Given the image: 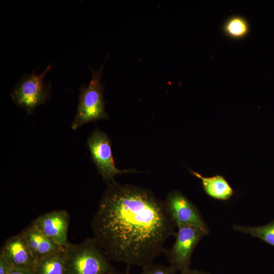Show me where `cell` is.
<instances>
[{
    "label": "cell",
    "mask_w": 274,
    "mask_h": 274,
    "mask_svg": "<svg viewBox=\"0 0 274 274\" xmlns=\"http://www.w3.org/2000/svg\"><path fill=\"white\" fill-rule=\"evenodd\" d=\"M176 224L164 201L145 188L109 184L91 222L93 238L109 260L128 268L153 263Z\"/></svg>",
    "instance_id": "cell-1"
},
{
    "label": "cell",
    "mask_w": 274,
    "mask_h": 274,
    "mask_svg": "<svg viewBox=\"0 0 274 274\" xmlns=\"http://www.w3.org/2000/svg\"><path fill=\"white\" fill-rule=\"evenodd\" d=\"M65 274H108L115 269L95 239L70 243L64 248Z\"/></svg>",
    "instance_id": "cell-2"
},
{
    "label": "cell",
    "mask_w": 274,
    "mask_h": 274,
    "mask_svg": "<svg viewBox=\"0 0 274 274\" xmlns=\"http://www.w3.org/2000/svg\"><path fill=\"white\" fill-rule=\"evenodd\" d=\"M105 62L97 70L91 66V79L88 85L82 84L79 91V104L72 129L76 130L83 124L98 120L107 119L104 96V85L101 78Z\"/></svg>",
    "instance_id": "cell-3"
},
{
    "label": "cell",
    "mask_w": 274,
    "mask_h": 274,
    "mask_svg": "<svg viewBox=\"0 0 274 274\" xmlns=\"http://www.w3.org/2000/svg\"><path fill=\"white\" fill-rule=\"evenodd\" d=\"M51 68V64H49L40 74L33 71L24 75L10 94L14 104L23 108L28 115L50 98L51 83H46L44 80Z\"/></svg>",
    "instance_id": "cell-4"
},
{
    "label": "cell",
    "mask_w": 274,
    "mask_h": 274,
    "mask_svg": "<svg viewBox=\"0 0 274 274\" xmlns=\"http://www.w3.org/2000/svg\"><path fill=\"white\" fill-rule=\"evenodd\" d=\"M175 241L172 247L164 250L169 266L180 273L190 269L193 252L202 237L207 235L201 230L191 226L177 227Z\"/></svg>",
    "instance_id": "cell-5"
},
{
    "label": "cell",
    "mask_w": 274,
    "mask_h": 274,
    "mask_svg": "<svg viewBox=\"0 0 274 274\" xmlns=\"http://www.w3.org/2000/svg\"><path fill=\"white\" fill-rule=\"evenodd\" d=\"M87 146L91 159L105 182L108 184L115 181L116 175L129 172L132 169L120 170L115 166L111 142L108 135L95 128L87 139Z\"/></svg>",
    "instance_id": "cell-6"
},
{
    "label": "cell",
    "mask_w": 274,
    "mask_h": 274,
    "mask_svg": "<svg viewBox=\"0 0 274 274\" xmlns=\"http://www.w3.org/2000/svg\"><path fill=\"white\" fill-rule=\"evenodd\" d=\"M167 211L177 227L191 226L207 235L209 227L195 205L178 190L169 192L164 200Z\"/></svg>",
    "instance_id": "cell-7"
},
{
    "label": "cell",
    "mask_w": 274,
    "mask_h": 274,
    "mask_svg": "<svg viewBox=\"0 0 274 274\" xmlns=\"http://www.w3.org/2000/svg\"><path fill=\"white\" fill-rule=\"evenodd\" d=\"M58 246L69 243L67 232L69 215L65 210H54L40 215L31 223Z\"/></svg>",
    "instance_id": "cell-8"
},
{
    "label": "cell",
    "mask_w": 274,
    "mask_h": 274,
    "mask_svg": "<svg viewBox=\"0 0 274 274\" xmlns=\"http://www.w3.org/2000/svg\"><path fill=\"white\" fill-rule=\"evenodd\" d=\"M0 258L12 268L33 271L37 259L21 233L10 237L2 247Z\"/></svg>",
    "instance_id": "cell-9"
},
{
    "label": "cell",
    "mask_w": 274,
    "mask_h": 274,
    "mask_svg": "<svg viewBox=\"0 0 274 274\" xmlns=\"http://www.w3.org/2000/svg\"><path fill=\"white\" fill-rule=\"evenodd\" d=\"M32 255L39 260L63 250L36 227L30 224L21 232Z\"/></svg>",
    "instance_id": "cell-10"
},
{
    "label": "cell",
    "mask_w": 274,
    "mask_h": 274,
    "mask_svg": "<svg viewBox=\"0 0 274 274\" xmlns=\"http://www.w3.org/2000/svg\"><path fill=\"white\" fill-rule=\"evenodd\" d=\"M190 170L193 176L200 180L203 190L211 198L227 200L233 195V189L223 176L217 175L206 177L196 172Z\"/></svg>",
    "instance_id": "cell-11"
},
{
    "label": "cell",
    "mask_w": 274,
    "mask_h": 274,
    "mask_svg": "<svg viewBox=\"0 0 274 274\" xmlns=\"http://www.w3.org/2000/svg\"><path fill=\"white\" fill-rule=\"evenodd\" d=\"M65 253L64 249L37 260L34 274H65Z\"/></svg>",
    "instance_id": "cell-12"
},
{
    "label": "cell",
    "mask_w": 274,
    "mask_h": 274,
    "mask_svg": "<svg viewBox=\"0 0 274 274\" xmlns=\"http://www.w3.org/2000/svg\"><path fill=\"white\" fill-rule=\"evenodd\" d=\"M232 228L238 232L250 234L274 247V220L259 226H246L233 224Z\"/></svg>",
    "instance_id": "cell-13"
},
{
    "label": "cell",
    "mask_w": 274,
    "mask_h": 274,
    "mask_svg": "<svg viewBox=\"0 0 274 274\" xmlns=\"http://www.w3.org/2000/svg\"><path fill=\"white\" fill-rule=\"evenodd\" d=\"M248 27L247 23L244 19L235 17L227 22L225 30L228 35L232 37L240 38L247 33Z\"/></svg>",
    "instance_id": "cell-14"
},
{
    "label": "cell",
    "mask_w": 274,
    "mask_h": 274,
    "mask_svg": "<svg viewBox=\"0 0 274 274\" xmlns=\"http://www.w3.org/2000/svg\"><path fill=\"white\" fill-rule=\"evenodd\" d=\"M141 274H177L169 266L152 263L144 267Z\"/></svg>",
    "instance_id": "cell-15"
},
{
    "label": "cell",
    "mask_w": 274,
    "mask_h": 274,
    "mask_svg": "<svg viewBox=\"0 0 274 274\" xmlns=\"http://www.w3.org/2000/svg\"><path fill=\"white\" fill-rule=\"evenodd\" d=\"M11 268L4 259L0 258V274H8Z\"/></svg>",
    "instance_id": "cell-16"
},
{
    "label": "cell",
    "mask_w": 274,
    "mask_h": 274,
    "mask_svg": "<svg viewBox=\"0 0 274 274\" xmlns=\"http://www.w3.org/2000/svg\"><path fill=\"white\" fill-rule=\"evenodd\" d=\"M8 274H34L33 271L12 268Z\"/></svg>",
    "instance_id": "cell-17"
},
{
    "label": "cell",
    "mask_w": 274,
    "mask_h": 274,
    "mask_svg": "<svg viewBox=\"0 0 274 274\" xmlns=\"http://www.w3.org/2000/svg\"><path fill=\"white\" fill-rule=\"evenodd\" d=\"M180 274H210V273H207L204 271H200L198 270L191 269L190 268L184 272L180 273Z\"/></svg>",
    "instance_id": "cell-18"
},
{
    "label": "cell",
    "mask_w": 274,
    "mask_h": 274,
    "mask_svg": "<svg viewBox=\"0 0 274 274\" xmlns=\"http://www.w3.org/2000/svg\"><path fill=\"white\" fill-rule=\"evenodd\" d=\"M108 274H130L128 271H126V272H118V271H116V270L110 272V273H109Z\"/></svg>",
    "instance_id": "cell-19"
}]
</instances>
